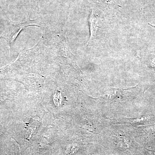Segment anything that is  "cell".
I'll use <instances>...</instances> for the list:
<instances>
[{
  "label": "cell",
  "mask_w": 155,
  "mask_h": 155,
  "mask_svg": "<svg viewBox=\"0 0 155 155\" xmlns=\"http://www.w3.org/2000/svg\"><path fill=\"white\" fill-rule=\"evenodd\" d=\"M9 20L5 30L0 36V38L5 39L10 46L12 45L21 30L27 26L35 25L38 26L35 20H31L25 22H17Z\"/></svg>",
  "instance_id": "cell-1"
},
{
  "label": "cell",
  "mask_w": 155,
  "mask_h": 155,
  "mask_svg": "<svg viewBox=\"0 0 155 155\" xmlns=\"http://www.w3.org/2000/svg\"><path fill=\"white\" fill-rule=\"evenodd\" d=\"M38 121L37 120H34L31 121L29 123L26 125L25 127V132H26V135H31V134L35 131L37 128Z\"/></svg>",
  "instance_id": "cell-2"
},
{
  "label": "cell",
  "mask_w": 155,
  "mask_h": 155,
  "mask_svg": "<svg viewBox=\"0 0 155 155\" xmlns=\"http://www.w3.org/2000/svg\"><path fill=\"white\" fill-rule=\"evenodd\" d=\"M54 103L56 106H59L62 103V97L61 92L59 90L56 91L54 97H53Z\"/></svg>",
  "instance_id": "cell-3"
},
{
  "label": "cell",
  "mask_w": 155,
  "mask_h": 155,
  "mask_svg": "<svg viewBox=\"0 0 155 155\" xmlns=\"http://www.w3.org/2000/svg\"><path fill=\"white\" fill-rule=\"evenodd\" d=\"M8 98V96L6 94H0V103L5 101Z\"/></svg>",
  "instance_id": "cell-4"
}]
</instances>
